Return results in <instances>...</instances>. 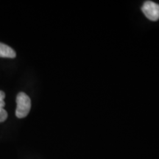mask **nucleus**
<instances>
[{
    "mask_svg": "<svg viewBox=\"0 0 159 159\" xmlns=\"http://www.w3.org/2000/svg\"><path fill=\"white\" fill-rule=\"evenodd\" d=\"M17 108L16 110V116L18 118H25L28 115L31 108L30 98L25 93L20 92L16 97Z\"/></svg>",
    "mask_w": 159,
    "mask_h": 159,
    "instance_id": "obj_1",
    "label": "nucleus"
},
{
    "mask_svg": "<svg viewBox=\"0 0 159 159\" xmlns=\"http://www.w3.org/2000/svg\"><path fill=\"white\" fill-rule=\"evenodd\" d=\"M142 11L150 21H156L159 19V5L154 2H144L142 7Z\"/></svg>",
    "mask_w": 159,
    "mask_h": 159,
    "instance_id": "obj_2",
    "label": "nucleus"
},
{
    "mask_svg": "<svg viewBox=\"0 0 159 159\" xmlns=\"http://www.w3.org/2000/svg\"><path fill=\"white\" fill-rule=\"evenodd\" d=\"M7 118V113L3 108H0V122H3Z\"/></svg>",
    "mask_w": 159,
    "mask_h": 159,
    "instance_id": "obj_4",
    "label": "nucleus"
},
{
    "mask_svg": "<svg viewBox=\"0 0 159 159\" xmlns=\"http://www.w3.org/2000/svg\"><path fill=\"white\" fill-rule=\"evenodd\" d=\"M5 98V94L2 91H0V108H4L5 105V102L4 99Z\"/></svg>",
    "mask_w": 159,
    "mask_h": 159,
    "instance_id": "obj_5",
    "label": "nucleus"
},
{
    "mask_svg": "<svg viewBox=\"0 0 159 159\" xmlns=\"http://www.w3.org/2000/svg\"><path fill=\"white\" fill-rule=\"evenodd\" d=\"M16 56V52L9 46L0 43V57L15 58Z\"/></svg>",
    "mask_w": 159,
    "mask_h": 159,
    "instance_id": "obj_3",
    "label": "nucleus"
}]
</instances>
